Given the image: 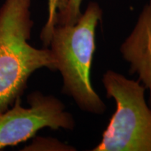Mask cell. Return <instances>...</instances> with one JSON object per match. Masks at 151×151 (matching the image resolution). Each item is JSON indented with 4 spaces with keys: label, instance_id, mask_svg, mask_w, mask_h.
Returning a JSON list of instances; mask_svg holds the SVG:
<instances>
[{
    "label": "cell",
    "instance_id": "obj_6",
    "mask_svg": "<svg viewBox=\"0 0 151 151\" xmlns=\"http://www.w3.org/2000/svg\"><path fill=\"white\" fill-rule=\"evenodd\" d=\"M69 0H48V18L41 29L40 39L45 48H49L50 39L56 26L57 18L65 12Z\"/></svg>",
    "mask_w": 151,
    "mask_h": 151
},
{
    "label": "cell",
    "instance_id": "obj_1",
    "mask_svg": "<svg viewBox=\"0 0 151 151\" xmlns=\"http://www.w3.org/2000/svg\"><path fill=\"white\" fill-rule=\"evenodd\" d=\"M32 0H4L0 6V113L14 105L38 69L57 71L48 48L32 46Z\"/></svg>",
    "mask_w": 151,
    "mask_h": 151
},
{
    "label": "cell",
    "instance_id": "obj_5",
    "mask_svg": "<svg viewBox=\"0 0 151 151\" xmlns=\"http://www.w3.org/2000/svg\"><path fill=\"white\" fill-rule=\"evenodd\" d=\"M129 65V72L137 73L140 82L149 92L151 109V0L144 5L129 35L120 48Z\"/></svg>",
    "mask_w": 151,
    "mask_h": 151
},
{
    "label": "cell",
    "instance_id": "obj_2",
    "mask_svg": "<svg viewBox=\"0 0 151 151\" xmlns=\"http://www.w3.org/2000/svg\"><path fill=\"white\" fill-rule=\"evenodd\" d=\"M101 18L99 5L90 2L74 24H57L49 45L62 77V93L72 97L81 110L97 115L106 110L90 78L96 28Z\"/></svg>",
    "mask_w": 151,
    "mask_h": 151
},
{
    "label": "cell",
    "instance_id": "obj_7",
    "mask_svg": "<svg viewBox=\"0 0 151 151\" xmlns=\"http://www.w3.org/2000/svg\"><path fill=\"white\" fill-rule=\"evenodd\" d=\"M83 0H69L67 7L63 14L57 18V24H74L78 21L82 12Z\"/></svg>",
    "mask_w": 151,
    "mask_h": 151
},
{
    "label": "cell",
    "instance_id": "obj_4",
    "mask_svg": "<svg viewBox=\"0 0 151 151\" xmlns=\"http://www.w3.org/2000/svg\"><path fill=\"white\" fill-rule=\"evenodd\" d=\"M29 106H21V97L0 113V150L14 146L35 137L45 127L73 130L75 121L64 104L52 95L36 91L27 97Z\"/></svg>",
    "mask_w": 151,
    "mask_h": 151
},
{
    "label": "cell",
    "instance_id": "obj_3",
    "mask_svg": "<svg viewBox=\"0 0 151 151\" xmlns=\"http://www.w3.org/2000/svg\"><path fill=\"white\" fill-rule=\"evenodd\" d=\"M102 83L116 110L92 150L151 151V109L145 98L146 88L112 70L103 75Z\"/></svg>",
    "mask_w": 151,
    "mask_h": 151
}]
</instances>
